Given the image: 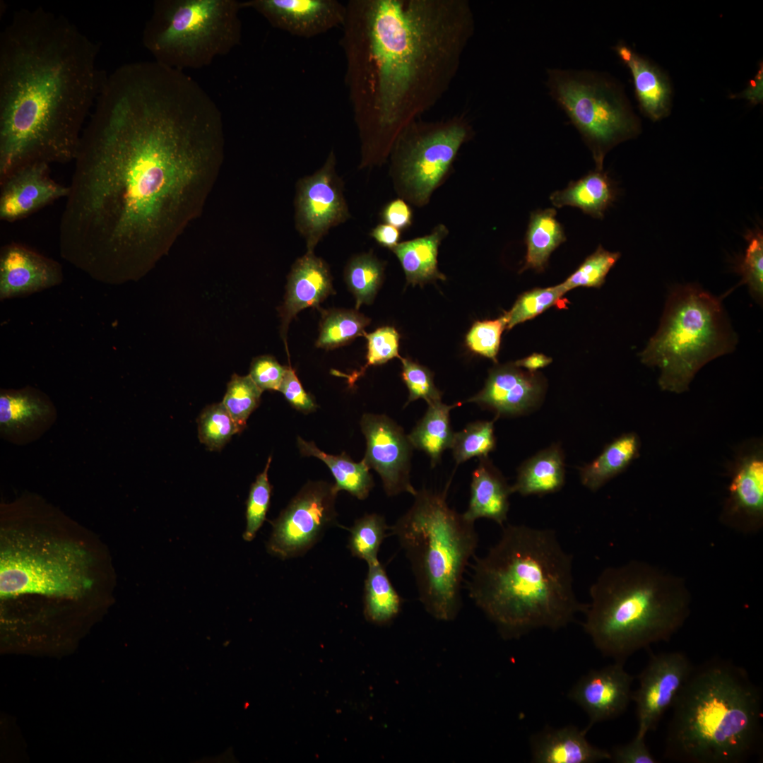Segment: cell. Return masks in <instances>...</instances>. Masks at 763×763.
<instances>
[{"label": "cell", "mask_w": 763, "mask_h": 763, "mask_svg": "<svg viewBox=\"0 0 763 763\" xmlns=\"http://www.w3.org/2000/svg\"><path fill=\"white\" fill-rule=\"evenodd\" d=\"M613 49L631 73L635 97L642 113L653 122L668 117L673 99L668 76L622 42Z\"/></svg>", "instance_id": "cb8c5ba5"}, {"label": "cell", "mask_w": 763, "mask_h": 763, "mask_svg": "<svg viewBox=\"0 0 763 763\" xmlns=\"http://www.w3.org/2000/svg\"><path fill=\"white\" fill-rule=\"evenodd\" d=\"M297 446L304 456H314L325 463L333 475L334 487L339 492L345 490L359 499H365L374 486L369 467L362 459L356 463L345 452L331 455L320 450L313 442L297 437Z\"/></svg>", "instance_id": "d6a6232c"}, {"label": "cell", "mask_w": 763, "mask_h": 763, "mask_svg": "<svg viewBox=\"0 0 763 763\" xmlns=\"http://www.w3.org/2000/svg\"><path fill=\"white\" fill-rule=\"evenodd\" d=\"M693 667L687 655L681 651L651 656L638 676V688L632 692L638 722L637 736L645 738L649 731L656 730Z\"/></svg>", "instance_id": "2e32d148"}, {"label": "cell", "mask_w": 763, "mask_h": 763, "mask_svg": "<svg viewBox=\"0 0 763 763\" xmlns=\"http://www.w3.org/2000/svg\"><path fill=\"white\" fill-rule=\"evenodd\" d=\"M401 598L379 561L368 564L365 581L364 613L369 621L384 625L399 613Z\"/></svg>", "instance_id": "836d02e7"}, {"label": "cell", "mask_w": 763, "mask_h": 763, "mask_svg": "<svg viewBox=\"0 0 763 763\" xmlns=\"http://www.w3.org/2000/svg\"><path fill=\"white\" fill-rule=\"evenodd\" d=\"M762 692L743 667L714 658L693 669L671 707L663 757L744 763L762 745Z\"/></svg>", "instance_id": "5b68a950"}, {"label": "cell", "mask_w": 763, "mask_h": 763, "mask_svg": "<svg viewBox=\"0 0 763 763\" xmlns=\"http://www.w3.org/2000/svg\"><path fill=\"white\" fill-rule=\"evenodd\" d=\"M286 369L274 357L261 355L252 360L249 375L262 391H279Z\"/></svg>", "instance_id": "681fc988"}, {"label": "cell", "mask_w": 763, "mask_h": 763, "mask_svg": "<svg viewBox=\"0 0 763 763\" xmlns=\"http://www.w3.org/2000/svg\"><path fill=\"white\" fill-rule=\"evenodd\" d=\"M338 492L334 484L308 482L271 521L268 552L283 560L305 553L335 521Z\"/></svg>", "instance_id": "4fadbf2b"}, {"label": "cell", "mask_w": 763, "mask_h": 763, "mask_svg": "<svg viewBox=\"0 0 763 763\" xmlns=\"http://www.w3.org/2000/svg\"><path fill=\"white\" fill-rule=\"evenodd\" d=\"M60 264L20 243L4 245L0 253V299L27 296L60 284Z\"/></svg>", "instance_id": "7402d4cb"}, {"label": "cell", "mask_w": 763, "mask_h": 763, "mask_svg": "<svg viewBox=\"0 0 763 763\" xmlns=\"http://www.w3.org/2000/svg\"><path fill=\"white\" fill-rule=\"evenodd\" d=\"M556 215L554 208L537 209L531 213L525 235V263L520 272L529 268L543 271L552 252L566 241L564 228Z\"/></svg>", "instance_id": "4dcf8cb0"}, {"label": "cell", "mask_w": 763, "mask_h": 763, "mask_svg": "<svg viewBox=\"0 0 763 763\" xmlns=\"http://www.w3.org/2000/svg\"><path fill=\"white\" fill-rule=\"evenodd\" d=\"M446 491H417L411 507L391 528L408 559L419 598L433 617L455 619L461 586L478 546L474 522L452 509Z\"/></svg>", "instance_id": "52a82bcc"}, {"label": "cell", "mask_w": 763, "mask_h": 763, "mask_svg": "<svg viewBox=\"0 0 763 763\" xmlns=\"http://www.w3.org/2000/svg\"><path fill=\"white\" fill-rule=\"evenodd\" d=\"M263 391L251 377L233 374L222 403L242 432L250 414L259 406Z\"/></svg>", "instance_id": "60d3db41"}, {"label": "cell", "mask_w": 763, "mask_h": 763, "mask_svg": "<svg viewBox=\"0 0 763 763\" xmlns=\"http://www.w3.org/2000/svg\"><path fill=\"white\" fill-rule=\"evenodd\" d=\"M544 379L513 364L492 369L484 388L468 399L502 416L526 414L538 407L545 391Z\"/></svg>", "instance_id": "ffe728a7"}, {"label": "cell", "mask_w": 763, "mask_h": 763, "mask_svg": "<svg viewBox=\"0 0 763 763\" xmlns=\"http://www.w3.org/2000/svg\"><path fill=\"white\" fill-rule=\"evenodd\" d=\"M331 150L324 165L313 175L298 180L295 198V226L304 238L307 252L335 226L350 216L343 195V182L336 172Z\"/></svg>", "instance_id": "5bb4252c"}, {"label": "cell", "mask_w": 763, "mask_h": 763, "mask_svg": "<svg viewBox=\"0 0 763 763\" xmlns=\"http://www.w3.org/2000/svg\"><path fill=\"white\" fill-rule=\"evenodd\" d=\"M624 663L615 661L603 668L591 670L569 691L568 698L588 717L587 731L596 723L618 717L629 704L634 677L626 671Z\"/></svg>", "instance_id": "d6986e66"}, {"label": "cell", "mask_w": 763, "mask_h": 763, "mask_svg": "<svg viewBox=\"0 0 763 763\" xmlns=\"http://www.w3.org/2000/svg\"><path fill=\"white\" fill-rule=\"evenodd\" d=\"M237 0H157L143 43L155 61L183 71L200 69L240 43Z\"/></svg>", "instance_id": "9c48e42d"}, {"label": "cell", "mask_w": 763, "mask_h": 763, "mask_svg": "<svg viewBox=\"0 0 763 763\" xmlns=\"http://www.w3.org/2000/svg\"><path fill=\"white\" fill-rule=\"evenodd\" d=\"M0 219L13 222L23 218L53 201L66 198L69 186L55 182L49 165L23 166L0 182Z\"/></svg>", "instance_id": "44dd1931"}, {"label": "cell", "mask_w": 763, "mask_h": 763, "mask_svg": "<svg viewBox=\"0 0 763 763\" xmlns=\"http://www.w3.org/2000/svg\"><path fill=\"white\" fill-rule=\"evenodd\" d=\"M86 561L80 550L64 544L41 549L18 545L4 550L1 596L79 595L90 584Z\"/></svg>", "instance_id": "7c38bea8"}, {"label": "cell", "mask_w": 763, "mask_h": 763, "mask_svg": "<svg viewBox=\"0 0 763 763\" xmlns=\"http://www.w3.org/2000/svg\"><path fill=\"white\" fill-rule=\"evenodd\" d=\"M364 336L367 341V363L354 374L355 378L361 376L370 365H382L394 357L401 358L398 354L400 335L394 327L382 326L370 333H365Z\"/></svg>", "instance_id": "c3c4849f"}, {"label": "cell", "mask_w": 763, "mask_h": 763, "mask_svg": "<svg viewBox=\"0 0 763 763\" xmlns=\"http://www.w3.org/2000/svg\"><path fill=\"white\" fill-rule=\"evenodd\" d=\"M370 236L382 247L392 250L401 239V230L388 224H379L370 232Z\"/></svg>", "instance_id": "11a10c76"}, {"label": "cell", "mask_w": 763, "mask_h": 763, "mask_svg": "<svg viewBox=\"0 0 763 763\" xmlns=\"http://www.w3.org/2000/svg\"><path fill=\"white\" fill-rule=\"evenodd\" d=\"M507 325L505 313L496 319L475 321L466 335L467 346L474 353L497 362L501 335Z\"/></svg>", "instance_id": "bcb514c9"}, {"label": "cell", "mask_w": 763, "mask_h": 763, "mask_svg": "<svg viewBox=\"0 0 763 763\" xmlns=\"http://www.w3.org/2000/svg\"><path fill=\"white\" fill-rule=\"evenodd\" d=\"M401 360L402 378L409 391L406 405L419 398L428 405L442 401V393L435 386L430 370L408 358L401 357Z\"/></svg>", "instance_id": "7dc6e473"}, {"label": "cell", "mask_w": 763, "mask_h": 763, "mask_svg": "<svg viewBox=\"0 0 763 763\" xmlns=\"http://www.w3.org/2000/svg\"><path fill=\"white\" fill-rule=\"evenodd\" d=\"M384 265L372 253L353 257L345 268V281L354 295L356 309L372 302L384 278Z\"/></svg>", "instance_id": "8d00e7d4"}, {"label": "cell", "mask_w": 763, "mask_h": 763, "mask_svg": "<svg viewBox=\"0 0 763 763\" xmlns=\"http://www.w3.org/2000/svg\"><path fill=\"white\" fill-rule=\"evenodd\" d=\"M641 442L634 432L623 434L609 443L592 462L580 468L581 482L596 491L622 473L638 457Z\"/></svg>", "instance_id": "f546056e"}, {"label": "cell", "mask_w": 763, "mask_h": 763, "mask_svg": "<svg viewBox=\"0 0 763 763\" xmlns=\"http://www.w3.org/2000/svg\"><path fill=\"white\" fill-rule=\"evenodd\" d=\"M496 447L494 420L475 421L455 432L452 449L457 465L473 457L484 458Z\"/></svg>", "instance_id": "74e56055"}, {"label": "cell", "mask_w": 763, "mask_h": 763, "mask_svg": "<svg viewBox=\"0 0 763 763\" xmlns=\"http://www.w3.org/2000/svg\"><path fill=\"white\" fill-rule=\"evenodd\" d=\"M48 412L46 401L32 390L1 392L0 425L4 432L29 427Z\"/></svg>", "instance_id": "e575fe53"}, {"label": "cell", "mask_w": 763, "mask_h": 763, "mask_svg": "<svg viewBox=\"0 0 763 763\" xmlns=\"http://www.w3.org/2000/svg\"><path fill=\"white\" fill-rule=\"evenodd\" d=\"M249 8L274 28L302 38H312L343 25L346 4L337 0H247Z\"/></svg>", "instance_id": "ac0fdd59"}, {"label": "cell", "mask_w": 763, "mask_h": 763, "mask_svg": "<svg viewBox=\"0 0 763 763\" xmlns=\"http://www.w3.org/2000/svg\"><path fill=\"white\" fill-rule=\"evenodd\" d=\"M99 44L42 7L0 35V182L32 163L73 161L108 74Z\"/></svg>", "instance_id": "3957f363"}, {"label": "cell", "mask_w": 763, "mask_h": 763, "mask_svg": "<svg viewBox=\"0 0 763 763\" xmlns=\"http://www.w3.org/2000/svg\"><path fill=\"white\" fill-rule=\"evenodd\" d=\"M333 292L332 278L328 265L309 252L297 259L288 277L283 304L279 308L281 318L280 335L286 344L287 331L291 320L307 307L319 308V304Z\"/></svg>", "instance_id": "603a6c76"}, {"label": "cell", "mask_w": 763, "mask_h": 763, "mask_svg": "<svg viewBox=\"0 0 763 763\" xmlns=\"http://www.w3.org/2000/svg\"><path fill=\"white\" fill-rule=\"evenodd\" d=\"M610 761L616 763H658L645 743V738L635 736L629 743L615 747Z\"/></svg>", "instance_id": "816d5d0a"}, {"label": "cell", "mask_w": 763, "mask_h": 763, "mask_svg": "<svg viewBox=\"0 0 763 763\" xmlns=\"http://www.w3.org/2000/svg\"><path fill=\"white\" fill-rule=\"evenodd\" d=\"M728 495L720 515L727 527L743 534L763 526V445L759 439L738 449L730 471Z\"/></svg>", "instance_id": "9a60e30c"}, {"label": "cell", "mask_w": 763, "mask_h": 763, "mask_svg": "<svg viewBox=\"0 0 763 763\" xmlns=\"http://www.w3.org/2000/svg\"><path fill=\"white\" fill-rule=\"evenodd\" d=\"M279 391L294 408L303 413L314 412L317 408L312 396L304 391L290 366L287 367Z\"/></svg>", "instance_id": "f907efd6"}, {"label": "cell", "mask_w": 763, "mask_h": 763, "mask_svg": "<svg viewBox=\"0 0 763 763\" xmlns=\"http://www.w3.org/2000/svg\"><path fill=\"white\" fill-rule=\"evenodd\" d=\"M564 475V454L554 444L521 465L511 491L523 496L556 492L563 487Z\"/></svg>", "instance_id": "f1b7e54d"}, {"label": "cell", "mask_w": 763, "mask_h": 763, "mask_svg": "<svg viewBox=\"0 0 763 763\" xmlns=\"http://www.w3.org/2000/svg\"><path fill=\"white\" fill-rule=\"evenodd\" d=\"M550 93L591 151L596 170L621 142L641 133V122L620 84L606 73L550 69Z\"/></svg>", "instance_id": "30bf717a"}, {"label": "cell", "mask_w": 763, "mask_h": 763, "mask_svg": "<svg viewBox=\"0 0 763 763\" xmlns=\"http://www.w3.org/2000/svg\"><path fill=\"white\" fill-rule=\"evenodd\" d=\"M221 140L220 112L191 77L154 61L117 67L73 160L61 257L105 283L140 277L160 254L172 206Z\"/></svg>", "instance_id": "6da1fadb"}, {"label": "cell", "mask_w": 763, "mask_h": 763, "mask_svg": "<svg viewBox=\"0 0 763 763\" xmlns=\"http://www.w3.org/2000/svg\"><path fill=\"white\" fill-rule=\"evenodd\" d=\"M367 449L364 461L380 475L388 496L417 490L410 483L413 446L401 426L385 415L365 413L360 421Z\"/></svg>", "instance_id": "e0dca14e"}, {"label": "cell", "mask_w": 763, "mask_h": 763, "mask_svg": "<svg viewBox=\"0 0 763 763\" xmlns=\"http://www.w3.org/2000/svg\"><path fill=\"white\" fill-rule=\"evenodd\" d=\"M388 529L384 518L377 514H366L355 521L350 529L348 547L351 554L367 564L378 562L379 547Z\"/></svg>", "instance_id": "f35d334b"}, {"label": "cell", "mask_w": 763, "mask_h": 763, "mask_svg": "<svg viewBox=\"0 0 763 763\" xmlns=\"http://www.w3.org/2000/svg\"><path fill=\"white\" fill-rule=\"evenodd\" d=\"M616 197L617 189L612 179L603 170L595 169L578 180L571 181L565 189L552 192L550 200L556 208L574 207L593 218L603 219Z\"/></svg>", "instance_id": "4316f807"}, {"label": "cell", "mask_w": 763, "mask_h": 763, "mask_svg": "<svg viewBox=\"0 0 763 763\" xmlns=\"http://www.w3.org/2000/svg\"><path fill=\"white\" fill-rule=\"evenodd\" d=\"M552 362V359L540 353H533L524 359L516 361L514 365L518 367H525L528 372H534L545 367Z\"/></svg>", "instance_id": "9f6ffc18"}, {"label": "cell", "mask_w": 763, "mask_h": 763, "mask_svg": "<svg viewBox=\"0 0 763 763\" xmlns=\"http://www.w3.org/2000/svg\"><path fill=\"white\" fill-rule=\"evenodd\" d=\"M201 443L220 451L240 430L222 402L206 406L196 420Z\"/></svg>", "instance_id": "ab89813d"}, {"label": "cell", "mask_w": 763, "mask_h": 763, "mask_svg": "<svg viewBox=\"0 0 763 763\" xmlns=\"http://www.w3.org/2000/svg\"><path fill=\"white\" fill-rule=\"evenodd\" d=\"M511 493V486L488 456L480 458L472 474L468 507L463 514L472 522L486 518L502 526L507 518Z\"/></svg>", "instance_id": "484cf974"}, {"label": "cell", "mask_w": 763, "mask_h": 763, "mask_svg": "<svg viewBox=\"0 0 763 763\" xmlns=\"http://www.w3.org/2000/svg\"><path fill=\"white\" fill-rule=\"evenodd\" d=\"M370 319L357 309H332L325 312L316 342L317 348L331 350L348 344L364 336Z\"/></svg>", "instance_id": "d590c367"}, {"label": "cell", "mask_w": 763, "mask_h": 763, "mask_svg": "<svg viewBox=\"0 0 763 763\" xmlns=\"http://www.w3.org/2000/svg\"><path fill=\"white\" fill-rule=\"evenodd\" d=\"M620 257V252L607 251L599 245L560 285L565 292L577 287L600 288Z\"/></svg>", "instance_id": "b9f144b4"}, {"label": "cell", "mask_w": 763, "mask_h": 763, "mask_svg": "<svg viewBox=\"0 0 763 763\" xmlns=\"http://www.w3.org/2000/svg\"><path fill=\"white\" fill-rule=\"evenodd\" d=\"M271 462L269 456L264 471L257 475L252 484L246 502V528L243 539L252 541L266 520L270 506L272 486L268 478V471Z\"/></svg>", "instance_id": "f6af8a7d"}, {"label": "cell", "mask_w": 763, "mask_h": 763, "mask_svg": "<svg viewBox=\"0 0 763 763\" xmlns=\"http://www.w3.org/2000/svg\"><path fill=\"white\" fill-rule=\"evenodd\" d=\"M588 731L574 726L545 727L530 738L535 763H594L610 760V752L591 744Z\"/></svg>", "instance_id": "d4e9b609"}, {"label": "cell", "mask_w": 763, "mask_h": 763, "mask_svg": "<svg viewBox=\"0 0 763 763\" xmlns=\"http://www.w3.org/2000/svg\"><path fill=\"white\" fill-rule=\"evenodd\" d=\"M733 99H744L750 105L755 106L763 102V64L761 61L755 76L750 80L747 87L742 92L730 96Z\"/></svg>", "instance_id": "db71d44e"}, {"label": "cell", "mask_w": 763, "mask_h": 763, "mask_svg": "<svg viewBox=\"0 0 763 763\" xmlns=\"http://www.w3.org/2000/svg\"><path fill=\"white\" fill-rule=\"evenodd\" d=\"M747 247L744 256L738 264L737 271L741 276L738 285H747L749 292L758 303L763 297V234L757 228L748 231L745 236Z\"/></svg>", "instance_id": "7bdbcfd3"}, {"label": "cell", "mask_w": 763, "mask_h": 763, "mask_svg": "<svg viewBox=\"0 0 763 763\" xmlns=\"http://www.w3.org/2000/svg\"><path fill=\"white\" fill-rule=\"evenodd\" d=\"M473 135V127L463 114L434 121L419 118L409 124L389 157L397 194L416 207L426 206L448 178L459 150Z\"/></svg>", "instance_id": "8fae6325"}, {"label": "cell", "mask_w": 763, "mask_h": 763, "mask_svg": "<svg viewBox=\"0 0 763 763\" xmlns=\"http://www.w3.org/2000/svg\"><path fill=\"white\" fill-rule=\"evenodd\" d=\"M380 216L385 224L394 226L401 231L408 228L413 224V212L405 200L397 198L384 206Z\"/></svg>", "instance_id": "f5cc1de1"}, {"label": "cell", "mask_w": 763, "mask_h": 763, "mask_svg": "<svg viewBox=\"0 0 763 763\" xmlns=\"http://www.w3.org/2000/svg\"><path fill=\"white\" fill-rule=\"evenodd\" d=\"M461 404L449 406L442 401L429 404L424 416L408 435L413 447L430 457L432 467L440 461L443 452L451 447L455 432L450 423V411Z\"/></svg>", "instance_id": "1f68e13d"}, {"label": "cell", "mask_w": 763, "mask_h": 763, "mask_svg": "<svg viewBox=\"0 0 763 763\" xmlns=\"http://www.w3.org/2000/svg\"><path fill=\"white\" fill-rule=\"evenodd\" d=\"M737 343L721 299L690 283L671 290L658 330L639 356L659 369L663 391L681 394L702 367L733 352Z\"/></svg>", "instance_id": "ba28073f"}, {"label": "cell", "mask_w": 763, "mask_h": 763, "mask_svg": "<svg viewBox=\"0 0 763 763\" xmlns=\"http://www.w3.org/2000/svg\"><path fill=\"white\" fill-rule=\"evenodd\" d=\"M589 594L584 629L603 656L618 661L669 641L691 610L682 577L640 560L605 568Z\"/></svg>", "instance_id": "8992f818"}, {"label": "cell", "mask_w": 763, "mask_h": 763, "mask_svg": "<svg viewBox=\"0 0 763 763\" xmlns=\"http://www.w3.org/2000/svg\"><path fill=\"white\" fill-rule=\"evenodd\" d=\"M448 232L446 225L439 224L430 234L399 242L391 250L401 263L408 283L422 285L437 279L446 280L438 269L437 255Z\"/></svg>", "instance_id": "83f0119b"}, {"label": "cell", "mask_w": 763, "mask_h": 763, "mask_svg": "<svg viewBox=\"0 0 763 763\" xmlns=\"http://www.w3.org/2000/svg\"><path fill=\"white\" fill-rule=\"evenodd\" d=\"M468 0H350L341 44L360 145L391 152L456 78L475 32Z\"/></svg>", "instance_id": "7a4b0ae2"}, {"label": "cell", "mask_w": 763, "mask_h": 763, "mask_svg": "<svg viewBox=\"0 0 763 763\" xmlns=\"http://www.w3.org/2000/svg\"><path fill=\"white\" fill-rule=\"evenodd\" d=\"M475 605L504 638L557 630L584 612L573 587L572 556L555 532L508 525L473 566L468 587Z\"/></svg>", "instance_id": "277c9868"}, {"label": "cell", "mask_w": 763, "mask_h": 763, "mask_svg": "<svg viewBox=\"0 0 763 763\" xmlns=\"http://www.w3.org/2000/svg\"><path fill=\"white\" fill-rule=\"evenodd\" d=\"M564 293L560 284L545 288H534L523 293L510 311L505 312L507 317V329H511L515 325L533 319L555 305Z\"/></svg>", "instance_id": "ee69618b"}]
</instances>
